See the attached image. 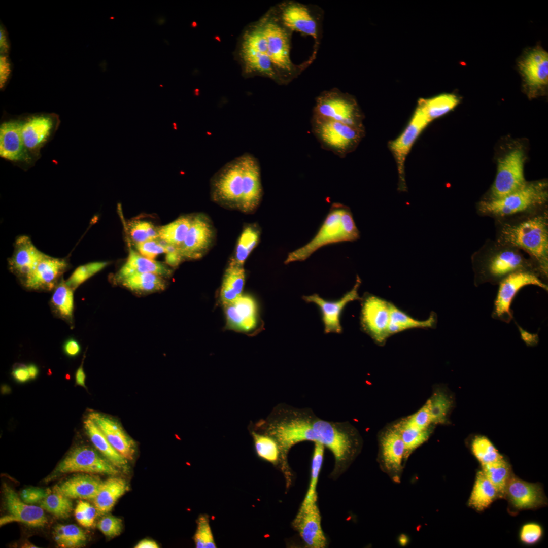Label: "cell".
I'll return each instance as SVG.
<instances>
[{
  "instance_id": "1",
  "label": "cell",
  "mask_w": 548,
  "mask_h": 548,
  "mask_svg": "<svg viewBox=\"0 0 548 548\" xmlns=\"http://www.w3.org/2000/svg\"><path fill=\"white\" fill-rule=\"evenodd\" d=\"M254 425L277 440L284 467L288 466L287 457L290 449L302 441L318 442L329 449L334 456L337 471L349 465L361 448L359 433L350 423L324 420L309 408L279 404L265 419L260 420Z\"/></svg>"
},
{
  "instance_id": "2",
  "label": "cell",
  "mask_w": 548,
  "mask_h": 548,
  "mask_svg": "<svg viewBox=\"0 0 548 548\" xmlns=\"http://www.w3.org/2000/svg\"><path fill=\"white\" fill-rule=\"evenodd\" d=\"M290 32L280 22L274 10L243 31L236 56L243 74L262 76L284 83L295 67L290 58Z\"/></svg>"
},
{
  "instance_id": "3",
  "label": "cell",
  "mask_w": 548,
  "mask_h": 548,
  "mask_svg": "<svg viewBox=\"0 0 548 548\" xmlns=\"http://www.w3.org/2000/svg\"><path fill=\"white\" fill-rule=\"evenodd\" d=\"M495 241L527 253L542 279L548 277V210L496 219ZM547 283V282H546Z\"/></svg>"
},
{
  "instance_id": "4",
  "label": "cell",
  "mask_w": 548,
  "mask_h": 548,
  "mask_svg": "<svg viewBox=\"0 0 548 548\" xmlns=\"http://www.w3.org/2000/svg\"><path fill=\"white\" fill-rule=\"evenodd\" d=\"M471 261L475 287L485 283L498 285L510 274L521 270L534 271L540 276L521 250L495 240H487L472 255Z\"/></svg>"
},
{
  "instance_id": "5",
  "label": "cell",
  "mask_w": 548,
  "mask_h": 548,
  "mask_svg": "<svg viewBox=\"0 0 548 548\" xmlns=\"http://www.w3.org/2000/svg\"><path fill=\"white\" fill-rule=\"evenodd\" d=\"M548 184L541 180L526 183L519 189L500 198L482 199L477 204L481 216L496 219L531 212L547 206Z\"/></svg>"
},
{
  "instance_id": "6",
  "label": "cell",
  "mask_w": 548,
  "mask_h": 548,
  "mask_svg": "<svg viewBox=\"0 0 548 548\" xmlns=\"http://www.w3.org/2000/svg\"><path fill=\"white\" fill-rule=\"evenodd\" d=\"M359 237V232L350 211L341 204H335L313 238L303 247L290 252L285 263L305 260L324 246L354 241Z\"/></svg>"
},
{
  "instance_id": "7",
  "label": "cell",
  "mask_w": 548,
  "mask_h": 548,
  "mask_svg": "<svg viewBox=\"0 0 548 548\" xmlns=\"http://www.w3.org/2000/svg\"><path fill=\"white\" fill-rule=\"evenodd\" d=\"M254 155L245 153L224 164L212 177V199L222 205L239 209L248 167Z\"/></svg>"
},
{
  "instance_id": "8",
  "label": "cell",
  "mask_w": 548,
  "mask_h": 548,
  "mask_svg": "<svg viewBox=\"0 0 548 548\" xmlns=\"http://www.w3.org/2000/svg\"><path fill=\"white\" fill-rule=\"evenodd\" d=\"M312 129L321 146L340 157L356 149L364 132V129L315 117H312Z\"/></svg>"
},
{
  "instance_id": "9",
  "label": "cell",
  "mask_w": 548,
  "mask_h": 548,
  "mask_svg": "<svg viewBox=\"0 0 548 548\" xmlns=\"http://www.w3.org/2000/svg\"><path fill=\"white\" fill-rule=\"evenodd\" d=\"M22 140L26 154L33 165L41 157V150L53 138L60 124L55 113H37L19 116Z\"/></svg>"
},
{
  "instance_id": "10",
  "label": "cell",
  "mask_w": 548,
  "mask_h": 548,
  "mask_svg": "<svg viewBox=\"0 0 548 548\" xmlns=\"http://www.w3.org/2000/svg\"><path fill=\"white\" fill-rule=\"evenodd\" d=\"M119 469L96 451L87 446L72 449L46 478L48 482L67 473L102 474L115 476Z\"/></svg>"
},
{
  "instance_id": "11",
  "label": "cell",
  "mask_w": 548,
  "mask_h": 548,
  "mask_svg": "<svg viewBox=\"0 0 548 548\" xmlns=\"http://www.w3.org/2000/svg\"><path fill=\"white\" fill-rule=\"evenodd\" d=\"M313 117L364 129L362 116L356 101L337 89L324 91L317 97Z\"/></svg>"
},
{
  "instance_id": "12",
  "label": "cell",
  "mask_w": 548,
  "mask_h": 548,
  "mask_svg": "<svg viewBox=\"0 0 548 548\" xmlns=\"http://www.w3.org/2000/svg\"><path fill=\"white\" fill-rule=\"evenodd\" d=\"M499 288L494 302L492 317L497 320L509 323L513 319L511 304L518 292L527 285H534L547 291V283L537 272L531 270H521L513 272L498 284Z\"/></svg>"
},
{
  "instance_id": "13",
  "label": "cell",
  "mask_w": 548,
  "mask_h": 548,
  "mask_svg": "<svg viewBox=\"0 0 548 548\" xmlns=\"http://www.w3.org/2000/svg\"><path fill=\"white\" fill-rule=\"evenodd\" d=\"M524 154L521 148H515L499 161L496 175L488 196L483 199L503 197L522 187L526 183L524 175Z\"/></svg>"
},
{
  "instance_id": "14",
  "label": "cell",
  "mask_w": 548,
  "mask_h": 548,
  "mask_svg": "<svg viewBox=\"0 0 548 548\" xmlns=\"http://www.w3.org/2000/svg\"><path fill=\"white\" fill-rule=\"evenodd\" d=\"M378 444V461L381 468L393 481L399 482L405 461V449L394 423L388 424L379 432Z\"/></svg>"
},
{
  "instance_id": "15",
  "label": "cell",
  "mask_w": 548,
  "mask_h": 548,
  "mask_svg": "<svg viewBox=\"0 0 548 548\" xmlns=\"http://www.w3.org/2000/svg\"><path fill=\"white\" fill-rule=\"evenodd\" d=\"M429 123L424 111L418 105L403 131L389 144L397 165L399 175L398 190L400 191L407 190L404 172L406 157L419 135Z\"/></svg>"
},
{
  "instance_id": "16",
  "label": "cell",
  "mask_w": 548,
  "mask_h": 548,
  "mask_svg": "<svg viewBox=\"0 0 548 548\" xmlns=\"http://www.w3.org/2000/svg\"><path fill=\"white\" fill-rule=\"evenodd\" d=\"M3 493L7 513L0 518V526L12 522H19L28 526L40 528L48 522L44 510L41 507L24 502L17 493L6 483L3 485Z\"/></svg>"
},
{
  "instance_id": "17",
  "label": "cell",
  "mask_w": 548,
  "mask_h": 548,
  "mask_svg": "<svg viewBox=\"0 0 548 548\" xmlns=\"http://www.w3.org/2000/svg\"><path fill=\"white\" fill-rule=\"evenodd\" d=\"M0 156L23 169L33 166L24 146L19 116L7 118L1 123Z\"/></svg>"
},
{
  "instance_id": "18",
  "label": "cell",
  "mask_w": 548,
  "mask_h": 548,
  "mask_svg": "<svg viewBox=\"0 0 548 548\" xmlns=\"http://www.w3.org/2000/svg\"><path fill=\"white\" fill-rule=\"evenodd\" d=\"M305 545L309 548H324L327 540L321 526V517L317 500L302 502L292 522Z\"/></svg>"
},
{
  "instance_id": "19",
  "label": "cell",
  "mask_w": 548,
  "mask_h": 548,
  "mask_svg": "<svg viewBox=\"0 0 548 548\" xmlns=\"http://www.w3.org/2000/svg\"><path fill=\"white\" fill-rule=\"evenodd\" d=\"M504 498L511 510L534 509L547 504V499L541 485L524 481L513 473L507 485Z\"/></svg>"
},
{
  "instance_id": "20",
  "label": "cell",
  "mask_w": 548,
  "mask_h": 548,
  "mask_svg": "<svg viewBox=\"0 0 548 548\" xmlns=\"http://www.w3.org/2000/svg\"><path fill=\"white\" fill-rule=\"evenodd\" d=\"M390 303L375 296H367L363 301L361 322L364 329L378 344L389 337Z\"/></svg>"
},
{
  "instance_id": "21",
  "label": "cell",
  "mask_w": 548,
  "mask_h": 548,
  "mask_svg": "<svg viewBox=\"0 0 548 548\" xmlns=\"http://www.w3.org/2000/svg\"><path fill=\"white\" fill-rule=\"evenodd\" d=\"M274 10L280 22L289 31L297 32L318 40V23L308 7L296 2H285Z\"/></svg>"
},
{
  "instance_id": "22",
  "label": "cell",
  "mask_w": 548,
  "mask_h": 548,
  "mask_svg": "<svg viewBox=\"0 0 548 548\" xmlns=\"http://www.w3.org/2000/svg\"><path fill=\"white\" fill-rule=\"evenodd\" d=\"M69 267L66 259L45 254L35 269L22 282L24 286L35 291L54 290Z\"/></svg>"
},
{
  "instance_id": "23",
  "label": "cell",
  "mask_w": 548,
  "mask_h": 548,
  "mask_svg": "<svg viewBox=\"0 0 548 548\" xmlns=\"http://www.w3.org/2000/svg\"><path fill=\"white\" fill-rule=\"evenodd\" d=\"M214 237L210 220L203 214L192 216L187 234L178 247L183 259H196L201 257L211 247Z\"/></svg>"
},
{
  "instance_id": "24",
  "label": "cell",
  "mask_w": 548,
  "mask_h": 548,
  "mask_svg": "<svg viewBox=\"0 0 548 548\" xmlns=\"http://www.w3.org/2000/svg\"><path fill=\"white\" fill-rule=\"evenodd\" d=\"M361 280L357 276L353 288L336 301H327L317 294L303 297L305 301L314 303L320 309L326 333L341 332L342 327L340 323L341 313L349 302L360 299L358 292Z\"/></svg>"
},
{
  "instance_id": "25",
  "label": "cell",
  "mask_w": 548,
  "mask_h": 548,
  "mask_svg": "<svg viewBox=\"0 0 548 548\" xmlns=\"http://www.w3.org/2000/svg\"><path fill=\"white\" fill-rule=\"evenodd\" d=\"M87 417L96 424L120 454L128 461L133 459L136 452L135 443L116 419L96 411L90 412Z\"/></svg>"
},
{
  "instance_id": "26",
  "label": "cell",
  "mask_w": 548,
  "mask_h": 548,
  "mask_svg": "<svg viewBox=\"0 0 548 548\" xmlns=\"http://www.w3.org/2000/svg\"><path fill=\"white\" fill-rule=\"evenodd\" d=\"M44 255L29 237L19 236L15 241L13 255L8 261L9 268L22 282L35 269Z\"/></svg>"
},
{
  "instance_id": "27",
  "label": "cell",
  "mask_w": 548,
  "mask_h": 548,
  "mask_svg": "<svg viewBox=\"0 0 548 548\" xmlns=\"http://www.w3.org/2000/svg\"><path fill=\"white\" fill-rule=\"evenodd\" d=\"M519 68L530 90L542 88L548 82V54L540 48L529 52L519 63Z\"/></svg>"
},
{
  "instance_id": "28",
  "label": "cell",
  "mask_w": 548,
  "mask_h": 548,
  "mask_svg": "<svg viewBox=\"0 0 548 548\" xmlns=\"http://www.w3.org/2000/svg\"><path fill=\"white\" fill-rule=\"evenodd\" d=\"M228 327L247 332L257 325V305L252 297L242 295L233 302L224 305Z\"/></svg>"
},
{
  "instance_id": "29",
  "label": "cell",
  "mask_w": 548,
  "mask_h": 548,
  "mask_svg": "<svg viewBox=\"0 0 548 548\" xmlns=\"http://www.w3.org/2000/svg\"><path fill=\"white\" fill-rule=\"evenodd\" d=\"M102 481L91 474H81L74 476L55 486L52 491L71 499H93Z\"/></svg>"
},
{
  "instance_id": "30",
  "label": "cell",
  "mask_w": 548,
  "mask_h": 548,
  "mask_svg": "<svg viewBox=\"0 0 548 548\" xmlns=\"http://www.w3.org/2000/svg\"><path fill=\"white\" fill-rule=\"evenodd\" d=\"M153 273L162 277H168L172 270L164 264L146 258L130 250L128 258L114 276V281L119 282L130 275L140 273Z\"/></svg>"
},
{
  "instance_id": "31",
  "label": "cell",
  "mask_w": 548,
  "mask_h": 548,
  "mask_svg": "<svg viewBox=\"0 0 548 548\" xmlns=\"http://www.w3.org/2000/svg\"><path fill=\"white\" fill-rule=\"evenodd\" d=\"M127 490L128 485L122 478L112 476L102 481L93 499L98 515H104L111 511L117 501Z\"/></svg>"
},
{
  "instance_id": "32",
  "label": "cell",
  "mask_w": 548,
  "mask_h": 548,
  "mask_svg": "<svg viewBox=\"0 0 548 548\" xmlns=\"http://www.w3.org/2000/svg\"><path fill=\"white\" fill-rule=\"evenodd\" d=\"M427 404L432 424L444 425L450 423V415L454 407L455 399L452 393L445 387L433 388Z\"/></svg>"
},
{
  "instance_id": "33",
  "label": "cell",
  "mask_w": 548,
  "mask_h": 548,
  "mask_svg": "<svg viewBox=\"0 0 548 548\" xmlns=\"http://www.w3.org/2000/svg\"><path fill=\"white\" fill-rule=\"evenodd\" d=\"M85 431L92 444L101 455L118 469L128 470V460L120 454L110 444L96 424L87 417L84 421Z\"/></svg>"
},
{
  "instance_id": "34",
  "label": "cell",
  "mask_w": 548,
  "mask_h": 548,
  "mask_svg": "<svg viewBox=\"0 0 548 548\" xmlns=\"http://www.w3.org/2000/svg\"><path fill=\"white\" fill-rule=\"evenodd\" d=\"M245 275L243 266L231 260L224 273L220 290V299L226 305L242 295Z\"/></svg>"
},
{
  "instance_id": "35",
  "label": "cell",
  "mask_w": 548,
  "mask_h": 548,
  "mask_svg": "<svg viewBox=\"0 0 548 548\" xmlns=\"http://www.w3.org/2000/svg\"><path fill=\"white\" fill-rule=\"evenodd\" d=\"M498 498L500 497L496 487L482 470H478L468 501V506L477 511H482Z\"/></svg>"
},
{
  "instance_id": "36",
  "label": "cell",
  "mask_w": 548,
  "mask_h": 548,
  "mask_svg": "<svg viewBox=\"0 0 548 548\" xmlns=\"http://www.w3.org/2000/svg\"><path fill=\"white\" fill-rule=\"evenodd\" d=\"M74 290L62 279L53 290L50 300L52 310L71 325L73 321Z\"/></svg>"
},
{
  "instance_id": "37",
  "label": "cell",
  "mask_w": 548,
  "mask_h": 548,
  "mask_svg": "<svg viewBox=\"0 0 548 548\" xmlns=\"http://www.w3.org/2000/svg\"><path fill=\"white\" fill-rule=\"evenodd\" d=\"M118 283L129 290L140 294L162 291L166 284L163 278L153 273H135L120 280Z\"/></svg>"
},
{
  "instance_id": "38",
  "label": "cell",
  "mask_w": 548,
  "mask_h": 548,
  "mask_svg": "<svg viewBox=\"0 0 548 548\" xmlns=\"http://www.w3.org/2000/svg\"><path fill=\"white\" fill-rule=\"evenodd\" d=\"M252 435L255 452L263 460L272 464L281 461V452L277 440L269 434L254 428L249 427Z\"/></svg>"
},
{
  "instance_id": "39",
  "label": "cell",
  "mask_w": 548,
  "mask_h": 548,
  "mask_svg": "<svg viewBox=\"0 0 548 548\" xmlns=\"http://www.w3.org/2000/svg\"><path fill=\"white\" fill-rule=\"evenodd\" d=\"M405 445V461L413 452L425 443L431 435L435 426L422 429L408 423L404 418L394 422Z\"/></svg>"
},
{
  "instance_id": "40",
  "label": "cell",
  "mask_w": 548,
  "mask_h": 548,
  "mask_svg": "<svg viewBox=\"0 0 548 548\" xmlns=\"http://www.w3.org/2000/svg\"><path fill=\"white\" fill-rule=\"evenodd\" d=\"M435 322L436 318L433 315L425 320H416L391 303L388 333L390 336L409 329L431 328Z\"/></svg>"
},
{
  "instance_id": "41",
  "label": "cell",
  "mask_w": 548,
  "mask_h": 548,
  "mask_svg": "<svg viewBox=\"0 0 548 548\" xmlns=\"http://www.w3.org/2000/svg\"><path fill=\"white\" fill-rule=\"evenodd\" d=\"M459 102V99L456 95L446 93L420 99L418 105L423 109L430 122L451 111Z\"/></svg>"
},
{
  "instance_id": "42",
  "label": "cell",
  "mask_w": 548,
  "mask_h": 548,
  "mask_svg": "<svg viewBox=\"0 0 548 548\" xmlns=\"http://www.w3.org/2000/svg\"><path fill=\"white\" fill-rule=\"evenodd\" d=\"M482 471L494 485L500 498H504L507 485L513 472L508 461L503 457L493 462L481 466Z\"/></svg>"
},
{
  "instance_id": "43",
  "label": "cell",
  "mask_w": 548,
  "mask_h": 548,
  "mask_svg": "<svg viewBox=\"0 0 548 548\" xmlns=\"http://www.w3.org/2000/svg\"><path fill=\"white\" fill-rule=\"evenodd\" d=\"M52 534L55 542L61 547H80L87 541L85 532L75 524H58L54 527Z\"/></svg>"
},
{
  "instance_id": "44",
  "label": "cell",
  "mask_w": 548,
  "mask_h": 548,
  "mask_svg": "<svg viewBox=\"0 0 548 548\" xmlns=\"http://www.w3.org/2000/svg\"><path fill=\"white\" fill-rule=\"evenodd\" d=\"M192 216H183L158 229L159 238L176 247L184 242L191 226Z\"/></svg>"
},
{
  "instance_id": "45",
  "label": "cell",
  "mask_w": 548,
  "mask_h": 548,
  "mask_svg": "<svg viewBox=\"0 0 548 548\" xmlns=\"http://www.w3.org/2000/svg\"><path fill=\"white\" fill-rule=\"evenodd\" d=\"M260 234L259 229L255 225H251L245 227L236 246L234 258L232 260L243 266L245 260L258 244Z\"/></svg>"
},
{
  "instance_id": "46",
  "label": "cell",
  "mask_w": 548,
  "mask_h": 548,
  "mask_svg": "<svg viewBox=\"0 0 548 548\" xmlns=\"http://www.w3.org/2000/svg\"><path fill=\"white\" fill-rule=\"evenodd\" d=\"M470 448L473 455L481 466L503 457L491 440L485 436H474L471 440Z\"/></svg>"
},
{
  "instance_id": "47",
  "label": "cell",
  "mask_w": 548,
  "mask_h": 548,
  "mask_svg": "<svg viewBox=\"0 0 548 548\" xmlns=\"http://www.w3.org/2000/svg\"><path fill=\"white\" fill-rule=\"evenodd\" d=\"M40 506L55 517L65 519L73 510L71 499L58 492L52 491L40 502Z\"/></svg>"
},
{
  "instance_id": "48",
  "label": "cell",
  "mask_w": 548,
  "mask_h": 548,
  "mask_svg": "<svg viewBox=\"0 0 548 548\" xmlns=\"http://www.w3.org/2000/svg\"><path fill=\"white\" fill-rule=\"evenodd\" d=\"M324 449L325 447L323 444L314 442L311 460V478L303 502L317 500L316 489L323 462Z\"/></svg>"
},
{
  "instance_id": "49",
  "label": "cell",
  "mask_w": 548,
  "mask_h": 548,
  "mask_svg": "<svg viewBox=\"0 0 548 548\" xmlns=\"http://www.w3.org/2000/svg\"><path fill=\"white\" fill-rule=\"evenodd\" d=\"M105 261L94 262L78 267L65 281L68 286L75 290L90 277L101 270L108 265Z\"/></svg>"
},
{
  "instance_id": "50",
  "label": "cell",
  "mask_w": 548,
  "mask_h": 548,
  "mask_svg": "<svg viewBox=\"0 0 548 548\" xmlns=\"http://www.w3.org/2000/svg\"><path fill=\"white\" fill-rule=\"evenodd\" d=\"M129 231L136 244L159 238L158 229L147 221L137 220L131 222L129 225Z\"/></svg>"
},
{
  "instance_id": "51",
  "label": "cell",
  "mask_w": 548,
  "mask_h": 548,
  "mask_svg": "<svg viewBox=\"0 0 548 548\" xmlns=\"http://www.w3.org/2000/svg\"><path fill=\"white\" fill-rule=\"evenodd\" d=\"M194 541L197 548L216 547L209 518L207 515H201L198 518Z\"/></svg>"
},
{
  "instance_id": "52",
  "label": "cell",
  "mask_w": 548,
  "mask_h": 548,
  "mask_svg": "<svg viewBox=\"0 0 548 548\" xmlns=\"http://www.w3.org/2000/svg\"><path fill=\"white\" fill-rule=\"evenodd\" d=\"M74 513L78 523L86 528H89L93 525L98 515L94 505L81 499L78 502Z\"/></svg>"
},
{
  "instance_id": "53",
  "label": "cell",
  "mask_w": 548,
  "mask_h": 548,
  "mask_svg": "<svg viewBox=\"0 0 548 548\" xmlns=\"http://www.w3.org/2000/svg\"><path fill=\"white\" fill-rule=\"evenodd\" d=\"M543 534L542 526L536 522H530L522 525L519 531V538L524 544L533 545L541 540Z\"/></svg>"
},
{
  "instance_id": "54",
  "label": "cell",
  "mask_w": 548,
  "mask_h": 548,
  "mask_svg": "<svg viewBox=\"0 0 548 548\" xmlns=\"http://www.w3.org/2000/svg\"><path fill=\"white\" fill-rule=\"evenodd\" d=\"M97 526L105 536L113 538L120 534L123 528V522L120 518L106 515L98 521Z\"/></svg>"
},
{
  "instance_id": "55",
  "label": "cell",
  "mask_w": 548,
  "mask_h": 548,
  "mask_svg": "<svg viewBox=\"0 0 548 548\" xmlns=\"http://www.w3.org/2000/svg\"><path fill=\"white\" fill-rule=\"evenodd\" d=\"M136 248L142 256L152 260L158 255L166 253L165 248L159 243L157 239L136 244Z\"/></svg>"
},
{
  "instance_id": "56",
  "label": "cell",
  "mask_w": 548,
  "mask_h": 548,
  "mask_svg": "<svg viewBox=\"0 0 548 548\" xmlns=\"http://www.w3.org/2000/svg\"><path fill=\"white\" fill-rule=\"evenodd\" d=\"M51 491L49 489H44L38 487H29L23 489L20 494V497L24 502L32 504L40 502L43 500Z\"/></svg>"
},
{
  "instance_id": "57",
  "label": "cell",
  "mask_w": 548,
  "mask_h": 548,
  "mask_svg": "<svg viewBox=\"0 0 548 548\" xmlns=\"http://www.w3.org/2000/svg\"><path fill=\"white\" fill-rule=\"evenodd\" d=\"M0 58V88L3 90L11 78L13 66L9 55H1Z\"/></svg>"
},
{
  "instance_id": "58",
  "label": "cell",
  "mask_w": 548,
  "mask_h": 548,
  "mask_svg": "<svg viewBox=\"0 0 548 548\" xmlns=\"http://www.w3.org/2000/svg\"><path fill=\"white\" fill-rule=\"evenodd\" d=\"M166 262L172 266H176L183 259L178 247L168 244L166 247Z\"/></svg>"
},
{
  "instance_id": "59",
  "label": "cell",
  "mask_w": 548,
  "mask_h": 548,
  "mask_svg": "<svg viewBox=\"0 0 548 548\" xmlns=\"http://www.w3.org/2000/svg\"><path fill=\"white\" fill-rule=\"evenodd\" d=\"M0 47L1 55H9L11 48L10 42L6 29L2 23L0 31Z\"/></svg>"
},
{
  "instance_id": "60",
  "label": "cell",
  "mask_w": 548,
  "mask_h": 548,
  "mask_svg": "<svg viewBox=\"0 0 548 548\" xmlns=\"http://www.w3.org/2000/svg\"><path fill=\"white\" fill-rule=\"evenodd\" d=\"M64 352L70 357H75L79 354L81 347L79 342L73 338H70L63 344Z\"/></svg>"
},
{
  "instance_id": "61",
  "label": "cell",
  "mask_w": 548,
  "mask_h": 548,
  "mask_svg": "<svg viewBox=\"0 0 548 548\" xmlns=\"http://www.w3.org/2000/svg\"><path fill=\"white\" fill-rule=\"evenodd\" d=\"M13 378L18 382L24 383L30 379L27 366L21 365L15 368L12 371Z\"/></svg>"
},
{
  "instance_id": "62",
  "label": "cell",
  "mask_w": 548,
  "mask_h": 548,
  "mask_svg": "<svg viewBox=\"0 0 548 548\" xmlns=\"http://www.w3.org/2000/svg\"><path fill=\"white\" fill-rule=\"evenodd\" d=\"M83 362L80 366L77 369L75 374L76 384L86 388L85 379L86 375L83 369Z\"/></svg>"
},
{
  "instance_id": "63",
  "label": "cell",
  "mask_w": 548,
  "mask_h": 548,
  "mask_svg": "<svg viewBox=\"0 0 548 548\" xmlns=\"http://www.w3.org/2000/svg\"><path fill=\"white\" fill-rule=\"evenodd\" d=\"M135 548H158L159 545L154 540L144 539L140 541L134 546Z\"/></svg>"
},
{
  "instance_id": "64",
  "label": "cell",
  "mask_w": 548,
  "mask_h": 548,
  "mask_svg": "<svg viewBox=\"0 0 548 548\" xmlns=\"http://www.w3.org/2000/svg\"><path fill=\"white\" fill-rule=\"evenodd\" d=\"M27 368L30 379H35L39 373V370L38 367L34 364H29V365L27 366Z\"/></svg>"
}]
</instances>
